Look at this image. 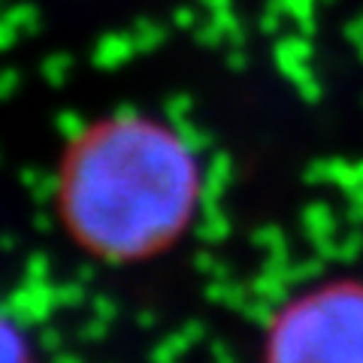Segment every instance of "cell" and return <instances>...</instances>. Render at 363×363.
Here are the masks:
<instances>
[{
    "instance_id": "obj_1",
    "label": "cell",
    "mask_w": 363,
    "mask_h": 363,
    "mask_svg": "<svg viewBox=\"0 0 363 363\" xmlns=\"http://www.w3.org/2000/svg\"><path fill=\"white\" fill-rule=\"evenodd\" d=\"M203 164L185 136L152 116L100 118L67 145L55 206L67 236L106 264H140L194 224Z\"/></svg>"
},
{
    "instance_id": "obj_2",
    "label": "cell",
    "mask_w": 363,
    "mask_h": 363,
    "mask_svg": "<svg viewBox=\"0 0 363 363\" xmlns=\"http://www.w3.org/2000/svg\"><path fill=\"white\" fill-rule=\"evenodd\" d=\"M260 363H363V281L339 279L272 315Z\"/></svg>"
},
{
    "instance_id": "obj_3",
    "label": "cell",
    "mask_w": 363,
    "mask_h": 363,
    "mask_svg": "<svg viewBox=\"0 0 363 363\" xmlns=\"http://www.w3.org/2000/svg\"><path fill=\"white\" fill-rule=\"evenodd\" d=\"M0 363H37L25 327L0 309Z\"/></svg>"
}]
</instances>
